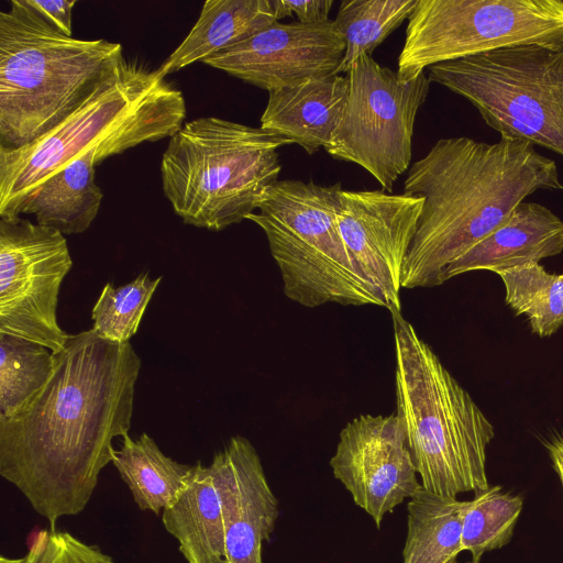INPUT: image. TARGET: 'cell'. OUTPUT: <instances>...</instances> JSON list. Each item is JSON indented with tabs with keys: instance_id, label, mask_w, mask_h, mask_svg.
Returning <instances> with one entry per match:
<instances>
[{
	"instance_id": "obj_1",
	"label": "cell",
	"mask_w": 563,
	"mask_h": 563,
	"mask_svg": "<svg viewBox=\"0 0 563 563\" xmlns=\"http://www.w3.org/2000/svg\"><path fill=\"white\" fill-rule=\"evenodd\" d=\"M46 385L14 416L0 417V475L52 529L88 505L118 437L129 433L141 358L130 342L92 329L54 353Z\"/></svg>"
},
{
	"instance_id": "obj_2",
	"label": "cell",
	"mask_w": 563,
	"mask_h": 563,
	"mask_svg": "<svg viewBox=\"0 0 563 563\" xmlns=\"http://www.w3.org/2000/svg\"><path fill=\"white\" fill-rule=\"evenodd\" d=\"M540 189H563V184L555 162L528 142L438 140L410 166L404 183V194L422 197L423 206L402 266L401 288L442 285L453 261Z\"/></svg>"
},
{
	"instance_id": "obj_3",
	"label": "cell",
	"mask_w": 563,
	"mask_h": 563,
	"mask_svg": "<svg viewBox=\"0 0 563 563\" xmlns=\"http://www.w3.org/2000/svg\"><path fill=\"white\" fill-rule=\"evenodd\" d=\"M166 77L123 57L55 128L24 146L0 147V218L20 217L38 185L92 148L104 161L173 136L187 110L183 92Z\"/></svg>"
},
{
	"instance_id": "obj_4",
	"label": "cell",
	"mask_w": 563,
	"mask_h": 563,
	"mask_svg": "<svg viewBox=\"0 0 563 563\" xmlns=\"http://www.w3.org/2000/svg\"><path fill=\"white\" fill-rule=\"evenodd\" d=\"M396 416L421 486L457 497L489 487L487 446L493 423L400 311L391 312Z\"/></svg>"
},
{
	"instance_id": "obj_5",
	"label": "cell",
	"mask_w": 563,
	"mask_h": 563,
	"mask_svg": "<svg viewBox=\"0 0 563 563\" xmlns=\"http://www.w3.org/2000/svg\"><path fill=\"white\" fill-rule=\"evenodd\" d=\"M0 12V147L16 148L69 115L123 58L120 43L67 36L11 0Z\"/></svg>"
},
{
	"instance_id": "obj_6",
	"label": "cell",
	"mask_w": 563,
	"mask_h": 563,
	"mask_svg": "<svg viewBox=\"0 0 563 563\" xmlns=\"http://www.w3.org/2000/svg\"><path fill=\"white\" fill-rule=\"evenodd\" d=\"M291 142L262 128L217 117L185 123L162 156L165 197L186 224L221 231L245 220L282 170Z\"/></svg>"
},
{
	"instance_id": "obj_7",
	"label": "cell",
	"mask_w": 563,
	"mask_h": 563,
	"mask_svg": "<svg viewBox=\"0 0 563 563\" xmlns=\"http://www.w3.org/2000/svg\"><path fill=\"white\" fill-rule=\"evenodd\" d=\"M342 190L341 183L277 180L263 195L258 212L246 218L265 233L286 297L307 308L380 307L354 269L339 230Z\"/></svg>"
},
{
	"instance_id": "obj_8",
	"label": "cell",
	"mask_w": 563,
	"mask_h": 563,
	"mask_svg": "<svg viewBox=\"0 0 563 563\" xmlns=\"http://www.w3.org/2000/svg\"><path fill=\"white\" fill-rule=\"evenodd\" d=\"M428 78L470 101L500 139L563 156V49L503 47L433 65Z\"/></svg>"
},
{
	"instance_id": "obj_9",
	"label": "cell",
	"mask_w": 563,
	"mask_h": 563,
	"mask_svg": "<svg viewBox=\"0 0 563 563\" xmlns=\"http://www.w3.org/2000/svg\"><path fill=\"white\" fill-rule=\"evenodd\" d=\"M408 20L396 70L401 81L503 47L563 49L562 0H418Z\"/></svg>"
},
{
	"instance_id": "obj_10",
	"label": "cell",
	"mask_w": 563,
	"mask_h": 563,
	"mask_svg": "<svg viewBox=\"0 0 563 563\" xmlns=\"http://www.w3.org/2000/svg\"><path fill=\"white\" fill-rule=\"evenodd\" d=\"M342 119L324 148L333 158L366 169L388 192L410 167L416 117L428 97L424 73L401 81L397 71L361 56L347 73Z\"/></svg>"
},
{
	"instance_id": "obj_11",
	"label": "cell",
	"mask_w": 563,
	"mask_h": 563,
	"mask_svg": "<svg viewBox=\"0 0 563 563\" xmlns=\"http://www.w3.org/2000/svg\"><path fill=\"white\" fill-rule=\"evenodd\" d=\"M71 266L63 233L20 217L0 218V332L60 351L69 334L56 310Z\"/></svg>"
},
{
	"instance_id": "obj_12",
	"label": "cell",
	"mask_w": 563,
	"mask_h": 563,
	"mask_svg": "<svg viewBox=\"0 0 563 563\" xmlns=\"http://www.w3.org/2000/svg\"><path fill=\"white\" fill-rule=\"evenodd\" d=\"M423 198L382 190H342L338 224L354 269L389 312L401 311L402 266Z\"/></svg>"
},
{
	"instance_id": "obj_13",
	"label": "cell",
	"mask_w": 563,
	"mask_h": 563,
	"mask_svg": "<svg viewBox=\"0 0 563 563\" xmlns=\"http://www.w3.org/2000/svg\"><path fill=\"white\" fill-rule=\"evenodd\" d=\"M330 466L377 528L387 514L421 487L396 415H362L347 422L340 432Z\"/></svg>"
},
{
	"instance_id": "obj_14",
	"label": "cell",
	"mask_w": 563,
	"mask_h": 563,
	"mask_svg": "<svg viewBox=\"0 0 563 563\" xmlns=\"http://www.w3.org/2000/svg\"><path fill=\"white\" fill-rule=\"evenodd\" d=\"M344 53L333 20L275 22L202 63L271 92L335 75Z\"/></svg>"
},
{
	"instance_id": "obj_15",
	"label": "cell",
	"mask_w": 563,
	"mask_h": 563,
	"mask_svg": "<svg viewBox=\"0 0 563 563\" xmlns=\"http://www.w3.org/2000/svg\"><path fill=\"white\" fill-rule=\"evenodd\" d=\"M219 495L230 563H263V542L271 538L278 501L253 444L230 439L209 465Z\"/></svg>"
},
{
	"instance_id": "obj_16",
	"label": "cell",
	"mask_w": 563,
	"mask_h": 563,
	"mask_svg": "<svg viewBox=\"0 0 563 563\" xmlns=\"http://www.w3.org/2000/svg\"><path fill=\"white\" fill-rule=\"evenodd\" d=\"M563 252V221L537 202H520L493 232L453 261L444 283L474 271L499 273Z\"/></svg>"
},
{
	"instance_id": "obj_17",
	"label": "cell",
	"mask_w": 563,
	"mask_h": 563,
	"mask_svg": "<svg viewBox=\"0 0 563 563\" xmlns=\"http://www.w3.org/2000/svg\"><path fill=\"white\" fill-rule=\"evenodd\" d=\"M347 96L346 74L311 78L271 91L260 128L288 139L311 155L330 143Z\"/></svg>"
},
{
	"instance_id": "obj_18",
	"label": "cell",
	"mask_w": 563,
	"mask_h": 563,
	"mask_svg": "<svg viewBox=\"0 0 563 563\" xmlns=\"http://www.w3.org/2000/svg\"><path fill=\"white\" fill-rule=\"evenodd\" d=\"M102 161L99 148L75 158L38 185L19 214H34L36 223L63 234L85 232L97 218L103 194L95 181Z\"/></svg>"
},
{
	"instance_id": "obj_19",
	"label": "cell",
	"mask_w": 563,
	"mask_h": 563,
	"mask_svg": "<svg viewBox=\"0 0 563 563\" xmlns=\"http://www.w3.org/2000/svg\"><path fill=\"white\" fill-rule=\"evenodd\" d=\"M187 563H230L219 495L210 466H191L186 487L162 512Z\"/></svg>"
},
{
	"instance_id": "obj_20",
	"label": "cell",
	"mask_w": 563,
	"mask_h": 563,
	"mask_svg": "<svg viewBox=\"0 0 563 563\" xmlns=\"http://www.w3.org/2000/svg\"><path fill=\"white\" fill-rule=\"evenodd\" d=\"M278 22L272 0H207L184 41L158 67L166 76Z\"/></svg>"
},
{
	"instance_id": "obj_21",
	"label": "cell",
	"mask_w": 563,
	"mask_h": 563,
	"mask_svg": "<svg viewBox=\"0 0 563 563\" xmlns=\"http://www.w3.org/2000/svg\"><path fill=\"white\" fill-rule=\"evenodd\" d=\"M112 464L129 487L141 510L155 515L169 507L186 487L191 466L165 455L146 433L132 439L122 438L114 450Z\"/></svg>"
},
{
	"instance_id": "obj_22",
	"label": "cell",
	"mask_w": 563,
	"mask_h": 563,
	"mask_svg": "<svg viewBox=\"0 0 563 563\" xmlns=\"http://www.w3.org/2000/svg\"><path fill=\"white\" fill-rule=\"evenodd\" d=\"M468 500L444 496L422 486L407 504L404 563H450L462 549V527Z\"/></svg>"
},
{
	"instance_id": "obj_23",
	"label": "cell",
	"mask_w": 563,
	"mask_h": 563,
	"mask_svg": "<svg viewBox=\"0 0 563 563\" xmlns=\"http://www.w3.org/2000/svg\"><path fill=\"white\" fill-rule=\"evenodd\" d=\"M418 0H343L333 20L338 34L345 43V53L336 74H346L361 56H372L406 19Z\"/></svg>"
},
{
	"instance_id": "obj_24",
	"label": "cell",
	"mask_w": 563,
	"mask_h": 563,
	"mask_svg": "<svg viewBox=\"0 0 563 563\" xmlns=\"http://www.w3.org/2000/svg\"><path fill=\"white\" fill-rule=\"evenodd\" d=\"M505 286V301L517 316H526L531 331L551 336L563 325V274H551L539 263L497 273Z\"/></svg>"
},
{
	"instance_id": "obj_25",
	"label": "cell",
	"mask_w": 563,
	"mask_h": 563,
	"mask_svg": "<svg viewBox=\"0 0 563 563\" xmlns=\"http://www.w3.org/2000/svg\"><path fill=\"white\" fill-rule=\"evenodd\" d=\"M54 366L46 346L0 332V417L19 412L46 385Z\"/></svg>"
},
{
	"instance_id": "obj_26",
	"label": "cell",
	"mask_w": 563,
	"mask_h": 563,
	"mask_svg": "<svg viewBox=\"0 0 563 563\" xmlns=\"http://www.w3.org/2000/svg\"><path fill=\"white\" fill-rule=\"evenodd\" d=\"M522 507V497L500 485L474 493L463 519V551L479 561L484 553L505 547L512 538Z\"/></svg>"
},
{
	"instance_id": "obj_27",
	"label": "cell",
	"mask_w": 563,
	"mask_h": 563,
	"mask_svg": "<svg viewBox=\"0 0 563 563\" xmlns=\"http://www.w3.org/2000/svg\"><path fill=\"white\" fill-rule=\"evenodd\" d=\"M161 280L162 277L152 279L144 273L119 287L106 284L91 311V329L111 342H129Z\"/></svg>"
},
{
	"instance_id": "obj_28",
	"label": "cell",
	"mask_w": 563,
	"mask_h": 563,
	"mask_svg": "<svg viewBox=\"0 0 563 563\" xmlns=\"http://www.w3.org/2000/svg\"><path fill=\"white\" fill-rule=\"evenodd\" d=\"M23 559V563H114L97 544L54 529L42 531Z\"/></svg>"
},
{
	"instance_id": "obj_29",
	"label": "cell",
	"mask_w": 563,
	"mask_h": 563,
	"mask_svg": "<svg viewBox=\"0 0 563 563\" xmlns=\"http://www.w3.org/2000/svg\"><path fill=\"white\" fill-rule=\"evenodd\" d=\"M277 21L295 16L301 23H323L329 20L333 0H272Z\"/></svg>"
},
{
	"instance_id": "obj_30",
	"label": "cell",
	"mask_w": 563,
	"mask_h": 563,
	"mask_svg": "<svg viewBox=\"0 0 563 563\" xmlns=\"http://www.w3.org/2000/svg\"><path fill=\"white\" fill-rule=\"evenodd\" d=\"M45 21L67 36H73V8L76 0H24Z\"/></svg>"
},
{
	"instance_id": "obj_31",
	"label": "cell",
	"mask_w": 563,
	"mask_h": 563,
	"mask_svg": "<svg viewBox=\"0 0 563 563\" xmlns=\"http://www.w3.org/2000/svg\"><path fill=\"white\" fill-rule=\"evenodd\" d=\"M547 449L552 461L553 468L555 470L563 488V434H560L548 442Z\"/></svg>"
},
{
	"instance_id": "obj_32",
	"label": "cell",
	"mask_w": 563,
	"mask_h": 563,
	"mask_svg": "<svg viewBox=\"0 0 563 563\" xmlns=\"http://www.w3.org/2000/svg\"><path fill=\"white\" fill-rule=\"evenodd\" d=\"M24 559H10L4 556L3 554L0 558V563H23Z\"/></svg>"
},
{
	"instance_id": "obj_33",
	"label": "cell",
	"mask_w": 563,
	"mask_h": 563,
	"mask_svg": "<svg viewBox=\"0 0 563 563\" xmlns=\"http://www.w3.org/2000/svg\"><path fill=\"white\" fill-rule=\"evenodd\" d=\"M450 563H459L456 560L450 562ZM465 563H479V561H476V560H472V561H468V562H465Z\"/></svg>"
}]
</instances>
